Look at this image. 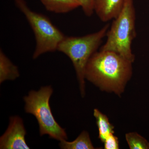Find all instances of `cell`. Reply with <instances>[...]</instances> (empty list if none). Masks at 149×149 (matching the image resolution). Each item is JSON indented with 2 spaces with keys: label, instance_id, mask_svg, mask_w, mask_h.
<instances>
[{
  "label": "cell",
  "instance_id": "obj_8",
  "mask_svg": "<svg viewBox=\"0 0 149 149\" xmlns=\"http://www.w3.org/2000/svg\"><path fill=\"white\" fill-rule=\"evenodd\" d=\"M48 11L57 14L66 13L81 6L78 0H40Z\"/></svg>",
  "mask_w": 149,
  "mask_h": 149
},
{
  "label": "cell",
  "instance_id": "obj_12",
  "mask_svg": "<svg viewBox=\"0 0 149 149\" xmlns=\"http://www.w3.org/2000/svg\"><path fill=\"white\" fill-rule=\"evenodd\" d=\"M125 139L130 149H149L146 139L136 132L126 133Z\"/></svg>",
  "mask_w": 149,
  "mask_h": 149
},
{
  "label": "cell",
  "instance_id": "obj_5",
  "mask_svg": "<svg viewBox=\"0 0 149 149\" xmlns=\"http://www.w3.org/2000/svg\"><path fill=\"white\" fill-rule=\"evenodd\" d=\"M53 93L51 86L42 87L37 91H30L24 97V109L36 118L41 136L48 135L50 138L60 141L67 140L65 129L56 121L50 107L49 100Z\"/></svg>",
  "mask_w": 149,
  "mask_h": 149
},
{
  "label": "cell",
  "instance_id": "obj_2",
  "mask_svg": "<svg viewBox=\"0 0 149 149\" xmlns=\"http://www.w3.org/2000/svg\"><path fill=\"white\" fill-rule=\"evenodd\" d=\"M109 24L99 31L81 37H64L57 51L66 55L72 61L79 83L81 96L85 95V71L88 61L98 51L104 38L106 37Z\"/></svg>",
  "mask_w": 149,
  "mask_h": 149
},
{
  "label": "cell",
  "instance_id": "obj_4",
  "mask_svg": "<svg viewBox=\"0 0 149 149\" xmlns=\"http://www.w3.org/2000/svg\"><path fill=\"white\" fill-rule=\"evenodd\" d=\"M17 7L27 19L35 35L36 46L33 59L41 55L57 51L65 36L47 17L30 9L25 0H14Z\"/></svg>",
  "mask_w": 149,
  "mask_h": 149
},
{
  "label": "cell",
  "instance_id": "obj_10",
  "mask_svg": "<svg viewBox=\"0 0 149 149\" xmlns=\"http://www.w3.org/2000/svg\"><path fill=\"white\" fill-rule=\"evenodd\" d=\"M93 114L95 118L96 123L98 128L99 139L104 143L108 136L114 133V127L109 122L107 116L98 109H95Z\"/></svg>",
  "mask_w": 149,
  "mask_h": 149
},
{
  "label": "cell",
  "instance_id": "obj_7",
  "mask_svg": "<svg viewBox=\"0 0 149 149\" xmlns=\"http://www.w3.org/2000/svg\"><path fill=\"white\" fill-rule=\"evenodd\" d=\"M125 0H94V11L101 21L113 20L122 10Z\"/></svg>",
  "mask_w": 149,
  "mask_h": 149
},
{
  "label": "cell",
  "instance_id": "obj_1",
  "mask_svg": "<svg viewBox=\"0 0 149 149\" xmlns=\"http://www.w3.org/2000/svg\"><path fill=\"white\" fill-rule=\"evenodd\" d=\"M133 63L115 52L100 50L88 61L85 78L102 91L120 96L132 77Z\"/></svg>",
  "mask_w": 149,
  "mask_h": 149
},
{
  "label": "cell",
  "instance_id": "obj_14",
  "mask_svg": "<svg viewBox=\"0 0 149 149\" xmlns=\"http://www.w3.org/2000/svg\"><path fill=\"white\" fill-rule=\"evenodd\" d=\"M85 15L92 16L94 13V0H78Z\"/></svg>",
  "mask_w": 149,
  "mask_h": 149
},
{
  "label": "cell",
  "instance_id": "obj_3",
  "mask_svg": "<svg viewBox=\"0 0 149 149\" xmlns=\"http://www.w3.org/2000/svg\"><path fill=\"white\" fill-rule=\"evenodd\" d=\"M136 21L133 0H125L122 10L110 26L106 41L100 50L115 52L134 62L135 56L132 52V45L137 35Z\"/></svg>",
  "mask_w": 149,
  "mask_h": 149
},
{
  "label": "cell",
  "instance_id": "obj_6",
  "mask_svg": "<svg viewBox=\"0 0 149 149\" xmlns=\"http://www.w3.org/2000/svg\"><path fill=\"white\" fill-rule=\"evenodd\" d=\"M26 134L22 119L18 116H12L8 128L0 138V149L30 148L25 141Z\"/></svg>",
  "mask_w": 149,
  "mask_h": 149
},
{
  "label": "cell",
  "instance_id": "obj_11",
  "mask_svg": "<svg viewBox=\"0 0 149 149\" xmlns=\"http://www.w3.org/2000/svg\"><path fill=\"white\" fill-rule=\"evenodd\" d=\"M59 146L63 149H95L89 133L86 131H83L77 139L72 142H68L66 140L60 141Z\"/></svg>",
  "mask_w": 149,
  "mask_h": 149
},
{
  "label": "cell",
  "instance_id": "obj_13",
  "mask_svg": "<svg viewBox=\"0 0 149 149\" xmlns=\"http://www.w3.org/2000/svg\"><path fill=\"white\" fill-rule=\"evenodd\" d=\"M114 133L110 134L104 142L105 149H119V141L118 138L115 136Z\"/></svg>",
  "mask_w": 149,
  "mask_h": 149
},
{
  "label": "cell",
  "instance_id": "obj_9",
  "mask_svg": "<svg viewBox=\"0 0 149 149\" xmlns=\"http://www.w3.org/2000/svg\"><path fill=\"white\" fill-rule=\"evenodd\" d=\"M19 76L17 66L11 61L4 53L1 49L0 50V83L7 80H13Z\"/></svg>",
  "mask_w": 149,
  "mask_h": 149
}]
</instances>
